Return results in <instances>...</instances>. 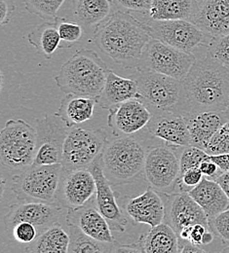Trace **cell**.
I'll return each mask as SVG.
<instances>
[{
  "mask_svg": "<svg viewBox=\"0 0 229 253\" xmlns=\"http://www.w3.org/2000/svg\"><path fill=\"white\" fill-rule=\"evenodd\" d=\"M93 39L98 49L113 62L126 68L137 69L152 37L146 23L128 12L117 10L96 25Z\"/></svg>",
  "mask_w": 229,
  "mask_h": 253,
  "instance_id": "obj_1",
  "label": "cell"
},
{
  "mask_svg": "<svg viewBox=\"0 0 229 253\" xmlns=\"http://www.w3.org/2000/svg\"><path fill=\"white\" fill-rule=\"evenodd\" d=\"M190 113L222 111L229 107V67L208 54L196 59L183 80Z\"/></svg>",
  "mask_w": 229,
  "mask_h": 253,
  "instance_id": "obj_2",
  "label": "cell"
},
{
  "mask_svg": "<svg viewBox=\"0 0 229 253\" xmlns=\"http://www.w3.org/2000/svg\"><path fill=\"white\" fill-rule=\"evenodd\" d=\"M108 68L93 50L81 49L64 63L55 76L66 94L98 98L105 84Z\"/></svg>",
  "mask_w": 229,
  "mask_h": 253,
  "instance_id": "obj_3",
  "label": "cell"
},
{
  "mask_svg": "<svg viewBox=\"0 0 229 253\" xmlns=\"http://www.w3.org/2000/svg\"><path fill=\"white\" fill-rule=\"evenodd\" d=\"M148 147L133 135L117 136L108 141L102 153V168L112 185L132 183L143 176Z\"/></svg>",
  "mask_w": 229,
  "mask_h": 253,
  "instance_id": "obj_4",
  "label": "cell"
},
{
  "mask_svg": "<svg viewBox=\"0 0 229 253\" xmlns=\"http://www.w3.org/2000/svg\"><path fill=\"white\" fill-rule=\"evenodd\" d=\"M142 102L152 115L175 113L189 114L190 107L182 80L151 70H141L136 76Z\"/></svg>",
  "mask_w": 229,
  "mask_h": 253,
  "instance_id": "obj_5",
  "label": "cell"
},
{
  "mask_svg": "<svg viewBox=\"0 0 229 253\" xmlns=\"http://www.w3.org/2000/svg\"><path fill=\"white\" fill-rule=\"evenodd\" d=\"M36 140V128L25 120H8L0 133V157L3 167L17 174L33 166Z\"/></svg>",
  "mask_w": 229,
  "mask_h": 253,
  "instance_id": "obj_6",
  "label": "cell"
},
{
  "mask_svg": "<svg viewBox=\"0 0 229 253\" xmlns=\"http://www.w3.org/2000/svg\"><path fill=\"white\" fill-rule=\"evenodd\" d=\"M62 170V164L33 165L14 174L11 189L18 202L57 205L56 195Z\"/></svg>",
  "mask_w": 229,
  "mask_h": 253,
  "instance_id": "obj_7",
  "label": "cell"
},
{
  "mask_svg": "<svg viewBox=\"0 0 229 253\" xmlns=\"http://www.w3.org/2000/svg\"><path fill=\"white\" fill-rule=\"evenodd\" d=\"M107 135L100 128L72 126L66 134L62 166L66 169H88L107 144Z\"/></svg>",
  "mask_w": 229,
  "mask_h": 253,
  "instance_id": "obj_8",
  "label": "cell"
},
{
  "mask_svg": "<svg viewBox=\"0 0 229 253\" xmlns=\"http://www.w3.org/2000/svg\"><path fill=\"white\" fill-rule=\"evenodd\" d=\"M179 147L149 146L146 154L143 177L148 185L159 193H175L181 176Z\"/></svg>",
  "mask_w": 229,
  "mask_h": 253,
  "instance_id": "obj_9",
  "label": "cell"
},
{
  "mask_svg": "<svg viewBox=\"0 0 229 253\" xmlns=\"http://www.w3.org/2000/svg\"><path fill=\"white\" fill-rule=\"evenodd\" d=\"M195 61L193 54L152 38L144 50L137 71L151 70L183 81Z\"/></svg>",
  "mask_w": 229,
  "mask_h": 253,
  "instance_id": "obj_10",
  "label": "cell"
},
{
  "mask_svg": "<svg viewBox=\"0 0 229 253\" xmlns=\"http://www.w3.org/2000/svg\"><path fill=\"white\" fill-rule=\"evenodd\" d=\"M146 25L152 38L190 54L201 46L208 47L212 39L187 20H150Z\"/></svg>",
  "mask_w": 229,
  "mask_h": 253,
  "instance_id": "obj_11",
  "label": "cell"
},
{
  "mask_svg": "<svg viewBox=\"0 0 229 253\" xmlns=\"http://www.w3.org/2000/svg\"><path fill=\"white\" fill-rule=\"evenodd\" d=\"M36 152L33 165L62 164L64 144L70 127L56 114L36 120Z\"/></svg>",
  "mask_w": 229,
  "mask_h": 253,
  "instance_id": "obj_12",
  "label": "cell"
},
{
  "mask_svg": "<svg viewBox=\"0 0 229 253\" xmlns=\"http://www.w3.org/2000/svg\"><path fill=\"white\" fill-rule=\"evenodd\" d=\"M66 212L67 210L57 205L18 202L7 209L3 221L8 233L17 223L30 222L37 228L40 235L52 225L66 220Z\"/></svg>",
  "mask_w": 229,
  "mask_h": 253,
  "instance_id": "obj_13",
  "label": "cell"
},
{
  "mask_svg": "<svg viewBox=\"0 0 229 253\" xmlns=\"http://www.w3.org/2000/svg\"><path fill=\"white\" fill-rule=\"evenodd\" d=\"M97 185L89 169H66L63 168L56 204L66 210L78 209L96 196Z\"/></svg>",
  "mask_w": 229,
  "mask_h": 253,
  "instance_id": "obj_14",
  "label": "cell"
},
{
  "mask_svg": "<svg viewBox=\"0 0 229 253\" xmlns=\"http://www.w3.org/2000/svg\"><path fill=\"white\" fill-rule=\"evenodd\" d=\"M161 194L165 198L164 222L171 226L178 236L184 228L195 224H204L211 227L207 214L189 193L175 192Z\"/></svg>",
  "mask_w": 229,
  "mask_h": 253,
  "instance_id": "obj_15",
  "label": "cell"
},
{
  "mask_svg": "<svg viewBox=\"0 0 229 253\" xmlns=\"http://www.w3.org/2000/svg\"><path fill=\"white\" fill-rule=\"evenodd\" d=\"M88 169L92 172L96 181V202L99 211L109 223L112 232L124 233L129 219L118 203L119 200L111 187L112 184L103 172L101 154L94 160Z\"/></svg>",
  "mask_w": 229,
  "mask_h": 253,
  "instance_id": "obj_16",
  "label": "cell"
},
{
  "mask_svg": "<svg viewBox=\"0 0 229 253\" xmlns=\"http://www.w3.org/2000/svg\"><path fill=\"white\" fill-rule=\"evenodd\" d=\"M107 125L115 137L134 135L144 128L152 118V113L141 99L134 98L108 109Z\"/></svg>",
  "mask_w": 229,
  "mask_h": 253,
  "instance_id": "obj_17",
  "label": "cell"
},
{
  "mask_svg": "<svg viewBox=\"0 0 229 253\" xmlns=\"http://www.w3.org/2000/svg\"><path fill=\"white\" fill-rule=\"evenodd\" d=\"M119 205L127 216L135 224H147L150 227L164 222L165 204L161 193L150 186L137 197H122Z\"/></svg>",
  "mask_w": 229,
  "mask_h": 253,
  "instance_id": "obj_18",
  "label": "cell"
},
{
  "mask_svg": "<svg viewBox=\"0 0 229 253\" xmlns=\"http://www.w3.org/2000/svg\"><path fill=\"white\" fill-rule=\"evenodd\" d=\"M66 221L76 226L83 233L98 242L115 243L109 223L98 210L96 196L78 209L67 210Z\"/></svg>",
  "mask_w": 229,
  "mask_h": 253,
  "instance_id": "obj_19",
  "label": "cell"
},
{
  "mask_svg": "<svg viewBox=\"0 0 229 253\" xmlns=\"http://www.w3.org/2000/svg\"><path fill=\"white\" fill-rule=\"evenodd\" d=\"M145 128L153 137L162 140L169 146L184 147L191 145L187 123L182 115L175 113L152 115Z\"/></svg>",
  "mask_w": 229,
  "mask_h": 253,
  "instance_id": "obj_20",
  "label": "cell"
},
{
  "mask_svg": "<svg viewBox=\"0 0 229 253\" xmlns=\"http://www.w3.org/2000/svg\"><path fill=\"white\" fill-rule=\"evenodd\" d=\"M210 37L229 33V0H197L191 21Z\"/></svg>",
  "mask_w": 229,
  "mask_h": 253,
  "instance_id": "obj_21",
  "label": "cell"
},
{
  "mask_svg": "<svg viewBox=\"0 0 229 253\" xmlns=\"http://www.w3.org/2000/svg\"><path fill=\"white\" fill-rule=\"evenodd\" d=\"M190 133L191 145L205 151L209 141L219 128L229 121V111H204L183 116Z\"/></svg>",
  "mask_w": 229,
  "mask_h": 253,
  "instance_id": "obj_22",
  "label": "cell"
},
{
  "mask_svg": "<svg viewBox=\"0 0 229 253\" xmlns=\"http://www.w3.org/2000/svg\"><path fill=\"white\" fill-rule=\"evenodd\" d=\"M134 98H141L136 79L121 77L108 69L104 87L97 98L98 105L108 110L112 106Z\"/></svg>",
  "mask_w": 229,
  "mask_h": 253,
  "instance_id": "obj_23",
  "label": "cell"
},
{
  "mask_svg": "<svg viewBox=\"0 0 229 253\" xmlns=\"http://www.w3.org/2000/svg\"><path fill=\"white\" fill-rule=\"evenodd\" d=\"M188 193L205 211L209 220L229 209V198L216 180L204 177Z\"/></svg>",
  "mask_w": 229,
  "mask_h": 253,
  "instance_id": "obj_24",
  "label": "cell"
},
{
  "mask_svg": "<svg viewBox=\"0 0 229 253\" xmlns=\"http://www.w3.org/2000/svg\"><path fill=\"white\" fill-rule=\"evenodd\" d=\"M98 101L95 97L66 94L55 114L66 126L72 127L92 119Z\"/></svg>",
  "mask_w": 229,
  "mask_h": 253,
  "instance_id": "obj_25",
  "label": "cell"
},
{
  "mask_svg": "<svg viewBox=\"0 0 229 253\" xmlns=\"http://www.w3.org/2000/svg\"><path fill=\"white\" fill-rule=\"evenodd\" d=\"M140 252L145 253H179V236L167 223L151 227L137 240Z\"/></svg>",
  "mask_w": 229,
  "mask_h": 253,
  "instance_id": "obj_26",
  "label": "cell"
},
{
  "mask_svg": "<svg viewBox=\"0 0 229 253\" xmlns=\"http://www.w3.org/2000/svg\"><path fill=\"white\" fill-rule=\"evenodd\" d=\"M66 221L58 222L40 234L30 244L25 252L30 253H68L69 234Z\"/></svg>",
  "mask_w": 229,
  "mask_h": 253,
  "instance_id": "obj_27",
  "label": "cell"
},
{
  "mask_svg": "<svg viewBox=\"0 0 229 253\" xmlns=\"http://www.w3.org/2000/svg\"><path fill=\"white\" fill-rule=\"evenodd\" d=\"M197 9V0H153L148 12L155 21H192Z\"/></svg>",
  "mask_w": 229,
  "mask_h": 253,
  "instance_id": "obj_28",
  "label": "cell"
},
{
  "mask_svg": "<svg viewBox=\"0 0 229 253\" xmlns=\"http://www.w3.org/2000/svg\"><path fill=\"white\" fill-rule=\"evenodd\" d=\"M28 40L38 54L50 59L60 47L62 40L58 30L57 17L35 28L28 35Z\"/></svg>",
  "mask_w": 229,
  "mask_h": 253,
  "instance_id": "obj_29",
  "label": "cell"
},
{
  "mask_svg": "<svg viewBox=\"0 0 229 253\" xmlns=\"http://www.w3.org/2000/svg\"><path fill=\"white\" fill-rule=\"evenodd\" d=\"M111 0H76L74 19L82 26L98 25L111 14Z\"/></svg>",
  "mask_w": 229,
  "mask_h": 253,
  "instance_id": "obj_30",
  "label": "cell"
},
{
  "mask_svg": "<svg viewBox=\"0 0 229 253\" xmlns=\"http://www.w3.org/2000/svg\"><path fill=\"white\" fill-rule=\"evenodd\" d=\"M69 234L68 253H113L114 244H105L89 237L79 228L72 224H66Z\"/></svg>",
  "mask_w": 229,
  "mask_h": 253,
  "instance_id": "obj_31",
  "label": "cell"
},
{
  "mask_svg": "<svg viewBox=\"0 0 229 253\" xmlns=\"http://www.w3.org/2000/svg\"><path fill=\"white\" fill-rule=\"evenodd\" d=\"M25 9L44 20H54L66 0H23Z\"/></svg>",
  "mask_w": 229,
  "mask_h": 253,
  "instance_id": "obj_32",
  "label": "cell"
},
{
  "mask_svg": "<svg viewBox=\"0 0 229 253\" xmlns=\"http://www.w3.org/2000/svg\"><path fill=\"white\" fill-rule=\"evenodd\" d=\"M180 164H181V174L192 168H199L201 163L209 158V154L201 148L193 145L178 148Z\"/></svg>",
  "mask_w": 229,
  "mask_h": 253,
  "instance_id": "obj_33",
  "label": "cell"
},
{
  "mask_svg": "<svg viewBox=\"0 0 229 253\" xmlns=\"http://www.w3.org/2000/svg\"><path fill=\"white\" fill-rule=\"evenodd\" d=\"M207 54L217 62L229 67V33L212 37Z\"/></svg>",
  "mask_w": 229,
  "mask_h": 253,
  "instance_id": "obj_34",
  "label": "cell"
},
{
  "mask_svg": "<svg viewBox=\"0 0 229 253\" xmlns=\"http://www.w3.org/2000/svg\"><path fill=\"white\" fill-rule=\"evenodd\" d=\"M205 151L209 155L229 153V121L225 123L214 134Z\"/></svg>",
  "mask_w": 229,
  "mask_h": 253,
  "instance_id": "obj_35",
  "label": "cell"
},
{
  "mask_svg": "<svg viewBox=\"0 0 229 253\" xmlns=\"http://www.w3.org/2000/svg\"><path fill=\"white\" fill-rule=\"evenodd\" d=\"M16 242L23 245H30L39 236L37 228L30 222L17 223L10 232Z\"/></svg>",
  "mask_w": 229,
  "mask_h": 253,
  "instance_id": "obj_36",
  "label": "cell"
},
{
  "mask_svg": "<svg viewBox=\"0 0 229 253\" xmlns=\"http://www.w3.org/2000/svg\"><path fill=\"white\" fill-rule=\"evenodd\" d=\"M58 30L63 41L67 43H75L81 39L83 35L82 25L78 23L67 22L66 19L57 17Z\"/></svg>",
  "mask_w": 229,
  "mask_h": 253,
  "instance_id": "obj_37",
  "label": "cell"
},
{
  "mask_svg": "<svg viewBox=\"0 0 229 253\" xmlns=\"http://www.w3.org/2000/svg\"><path fill=\"white\" fill-rule=\"evenodd\" d=\"M204 175L199 168H192L181 174L178 182V192H189L203 180Z\"/></svg>",
  "mask_w": 229,
  "mask_h": 253,
  "instance_id": "obj_38",
  "label": "cell"
},
{
  "mask_svg": "<svg viewBox=\"0 0 229 253\" xmlns=\"http://www.w3.org/2000/svg\"><path fill=\"white\" fill-rule=\"evenodd\" d=\"M208 230H212V228L204 224H195V225L184 228L179 234V239L188 241L195 246L202 247L203 237Z\"/></svg>",
  "mask_w": 229,
  "mask_h": 253,
  "instance_id": "obj_39",
  "label": "cell"
},
{
  "mask_svg": "<svg viewBox=\"0 0 229 253\" xmlns=\"http://www.w3.org/2000/svg\"><path fill=\"white\" fill-rule=\"evenodd\" d=\"M210 225L223 241L229 243V209L210 220Z\"/></svg>",
  "mask_w": 229,
  "mask_h": 253,
  "instance_id": "obj_40",
  "label": "cell"
},
{
  "mask_svg": "<svg viewBox=\"0 0 229 253\" xmlns=\"http://www.w3.org/2000/svg\"><path fill=\"white\" fill-rule=\"evenodd\" d=\"M121 7L139 13H147L150 10L153 0H115Z\"/></svg>",
  "mask_w": 229,
  "mask_h": 253,
  "instance_id": "obj_41",
  "label": "cell"
},
{
  "mask_svg": "<svg viewBox=\"0 0 229 253\" xmlns=\"http://www.w3.org/2000/svg\"><path fill=\"white\" fill-rule=\"evenodd\" d=\"M199 169H201L204 177L212 179V180H216L223 173V171L221 170L219 166L210 158L203 161L201 163Z\"/></svg>",
  "mask_w": 229,
  "mask_h": 253,
  "instance_id": "obj_42",
  "label": "cell"
},
{
  "mask_svg": "<svg viewBox=\"0 0 229 253\" xmlns=\"http://www.w3.org/2000/svg\"><path fill=\"white\" fill-rule=\"evenodd\" d=\"M14 12L15 5L10 0H0V22L2 26L9 23Z\"/></svg>",
  "mask_w": 229,
  "mask_h": 253,
  "instance_id": "obj_43",
  "label": "cell"
},
{
  "mask_svg": "<svg viewBox=\"0 0 229 253\" xmlns=\"http://www.w3.org/2000/svg\"><path fill=\"white\" fill-rule=\"evenodd\" d=\"M206 253L201 247L195 246L188 241L179 239V253Z\"/></svg>",
  "mask_w": 229,
  "mask_h": 253,
  "instance_id": "obj_44",
  "label": "cell"
},
{
  "mask_svg": "<svg viewBox=\"0 0 229 253\" xmlns=\"http://www.w3.org/2000/svg\"><path fill=\"white\" fill-rule=\"evenodd\" d=\"M209 158L214 161L223 172L229 171V153L219 154V155H209Z\"/></svg>",
  "mask_w": 229,
  "mask_h": 253,
  "instance_id": "obj_45",
  "label": "cell"
},
{
  "mask_svg": "<svg viewBox=\"0 0 229 253\" xmlns=\"http://www.w3.org/2000/svg\"><path fill=\"white\" fill-rule=\"evenodd\" d=\"M113 253H141V252H140L139 246L136 242L135 244H131V245H119L115 243Z\"/></svg>",
  "mask_w": 229,
  "mask_h": 253,
  "instance_id": "obj_46",
  "label": "cell"
},
{
  "mask_svg": "<svg viewBox=\"0 0 229 253\" xmlns=\"http://www.w3.org/2000/svg\"><path fill=\"white\" fill-rule=\"evenodd\" d=\"M216 181L221 185V187L226 192L229 198V171L223 172L217 179Z\"/></svg>",
  "mask_w": 229,
  "mask_h": 253,
  "instance_id": "obj_47",
  "label": "cell"
},
{
  "mask_svg": "<svg viewBox=\"0 0 229 253\" xmlns=\"http://www.w3.org/2000/svg\"><path fill=\"white\" fill-rule=\"evenodd\" d=\"M223 253H229V245L223 251Z\"/></svg>",
  "mask_w": 229,
  "mask_h": 253,
  "instance_id": "obj_48",
  "label": "cell"
},
{
  "mask_svg": "<svg viewBox=\"0 0 229 253\" xmlns=\"http://www.w3.org/2000/svg\"><path fill=\"white\" fill-rule=\"evenodd\" d=\"M228 110H229V108H228Z\"/></svg>",
  "mask_w": 229,
  "mask_h": 253,
  "instance_id": "obj_49",
  "label": "cell"
}]
</instances>
